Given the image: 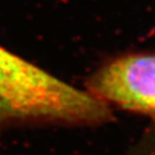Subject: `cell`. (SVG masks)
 I'll use <instances>...</instances> for the list:
<instances>
[{"instance_id":"6da1fadb","label":"cell","mask_w":155,"mask_h":155,"mask_svg":"<svg viewBox=\"0 0 155 155\" xmlns=\"http://www.w3.org/2000/svg\"><path fill=\"white\" fill-rule=\"evenodd\" d=\"M110 107L0 46V122L99 125Z\"/></svg>"},{"instance_id":"7a4b0ae2","label":"cell","mask_w":155,"mask_h":155,"mask_svg":"<svg viewBox=\"0 0 155 155\" xmlns=\"http://www.w3.org/2000/svg\"><path fill=\"white\" fill-rule=\"evenodd\" d=\"M87 92L108 106L148 116L155 127V54L133 53L107 62L89 78Z\"/></svg>"},{"instance_id":"3957f363","label":"cell","mask_w":155,"mask_h":155,"mask_svg":"<svg viewBox=\"0 0 155 155\" xmlns=\"http://www.w3.org/2000/svg\"><path fill=\"white\" fill-rule=\"evenodd\" d=\"M123 155H155V127H152L143 134L130 150Z\"/></svg>"},{"instance_id":"277c9868","label":"cell","mask_w":155,"mask_h":155,"mask_svg":"<svg viewBox=\"0 0 155 155\" xmlns=\"http://www.w3.org/2000/svg\"><path fill=\"white\" fill-rule=\"evenodd\" d=\"M4 127V125H2V123L0 122V127Z\"/></svg>"}]
</instances>
